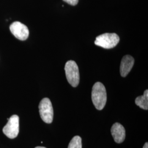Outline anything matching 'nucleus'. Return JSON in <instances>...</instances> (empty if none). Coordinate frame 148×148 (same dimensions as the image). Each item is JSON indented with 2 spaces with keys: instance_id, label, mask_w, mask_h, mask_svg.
I'll return each mask as SVG.
<instances>
[{
  "instance_id": "obj_13",
  "label": "nucleus",
  "mask_w": 148,
  "mask_h": 148,
  "mask_svg": "<svg viewBox=\"0 0 148 148\" xmlns=\"http://www.w3.org/2000/svg\"><path fill=\"white\" fill-rule=\"evenodd\" d=\"M45 148V147H36V148Z\"/></svg>"
},
{
  "instance_id": "obj_6",
  "label": "nucleus",
  "mask_w": 148,
  "mask_h": 148,
  "mask_svg": "<svg viewBox=\"0 0 148 148\" xmlns=\"http://www.w3.org/2000/svg\"><path fill=\"white\" fill-rule=\"evenodd\" d=\"M10 29L12 34L19 40L25 41L29 37V31L27 27L19 21L13 23Z\"/></svg>"
},
{
  "instance_id": "obj_10",
  "label": "nucleus",
  "mask_w": 148,
  "mask_h": 148,
  "mask_svg": "<svg viewBox=\"0 0 148 148\" xmlns=\"http://www.w3.org/2000/svg\"><path fill=\"white\" fill-rule=\"evenodd\" d=\"M68 148H82V139L79 136H75L69 143Z\"/></svg>"
},
{
  "instance_id": "obj_11",
  "label": "nucleus",
  "mask_w": 148,
  "mask_h": 148,
  "mask_svg": "<svg viewBox=\"0 0 148 148\" xmlns=\"http://www.w3.org/2000/svg\"><path fill=\"white\" fill-rule=\"evenodd\" d=\"M63 1L71 5H76L79 2V0H63Z\"/></svg>"
},
{
  "instance_id": "obj_5",
  "label": "nucleus",
  "mask_w": 148,
  "mask_h": 148,
  "mask_svg": "<svg viewBox=\"0 0 148 148\" xmlns=\"http://www.w3.org/2000/svg\"><path fill=\"white\" fill-rule=\"evenodd\" d=\"M8 120L3 128V132L7 137L14 139L18 136L19 131V117L16 115H13Z\"/></svg>"
},
{
  "instance_id": "obj_8",
  "label": "nucleus",
  "mask_w": 148,
  "mask_h": 148,
  "mask_svg": "<svg viewBox=\"0 0 148 148\" xmlns=\"http://www.w3.org/2000/svg\"><path fill=\"white\" fill-rule=\"evenodd\" d=\"M134 63V59L130 55H126L122 59L120 65V74L122 77H126L130 72Z\"/></svg>"
},
{
  "instance_id": "obj_9",
  "label": "nucleus",
  "mask_w": 148,
  "mask_h": 148,
  "mask_svg": "<svg viewBox=\"0 0 148 148\" xmlns=\"http://www.w3.org/2000/svg\"><path fill=\"white\" fill-rule=\"evenodd\" d=\"M135 103L137 106L141 109L147 110L148 109V90H146L143 95L139 96L136 98Z\"/></svg>"
},
{
  "instance_id": "obj_7",
  "label": "nucleus",
  "mask_w": 148,
  "mask_h": 148,
  "mask_svg": "<svg viewBox=\"0 0 148 148\" xmlns=\"http://www.w3.org/2000/svg\"><path fill=\"white\" fill-rule=\"evenodd\" d=\"M111 133L114 141L117 143H121L126 137L125 129L120 123H115L111 128Z\"/></svg>"
},
{
  "instance_id": "obj_3",
  "label": "nucleus",
  "mask_w": 148,
  "mask_h": 148,
  "mask_svg": "<svg viewBox=\"0 0 148 148\" xmlns=\"http://www.w3.org/2000/svg\"><path fill=\"white\" fill-rule=\"evenodd\" d=\"M65 71L66 77L69 84L73 87H77L79 82V67L74 60H69L65 64Z\"/></svg>"
},
{
  "instance_id": "obj_1",
  "label": "nucleus",
  "mask_w": 148,
  "mask_h": 148,
  "mask_svg": "<svg viewBox=\"0 0 148 148\" xmlns=\"http://www.w3.org/2000/svg\"><path fill=\"white\" fill-rule=\"evenodd\" d=\"M92 100L95 108L98 110H102L106 106L107 100L106 87L100 82H96L93 86Z\"/></svg>"
},
{
  "instance_id": "obj_12",
  "label": "nucleus",
  "mask_w": 148,
  "mask_h": 148,
  "mask_svg": "<svg viewBox=\"0 0 148 148\" xmlns=\"http://www.w3.org/2000/svg\"><path fill=\"white\" fill-rule=\"evenodd\" d=\"M143 148H148V143L147 142L145 143V144L143 146Z\"/></svg>"
},
{
  "instance_id": "obj_4",
  "label": "nucleus",
  "mask_w": 148,
  "mask_h": 148,
  "mask_svg": "<svg viewBox=\"0 0 148 148\" xmlns=\"http://www.w3.org/2000/svg\"><path fill=\"white\" fill-rule=\"evenodd\" d=\"M40 115L42 120L45 123H51L53 121V109L49 99L45 98L40 103L38 106Z\"/></svg>"
},
{
  "instance_id": "obj_2",
  "label": "nucleus",
  "mask_w": 148,
  "mask_h": 148,
  "mask_svg": "<svg viewBox=\"0 0 148 148\" xmlns=\"http://www.w3.org/2000/svg\"><path fill=\"white\" fill-rule=\"evenodd\" d=\"M120 41V37L115 33H105L96 37L95 45L106 49L115 47Z\"/></svg>"
}]
</instances>
